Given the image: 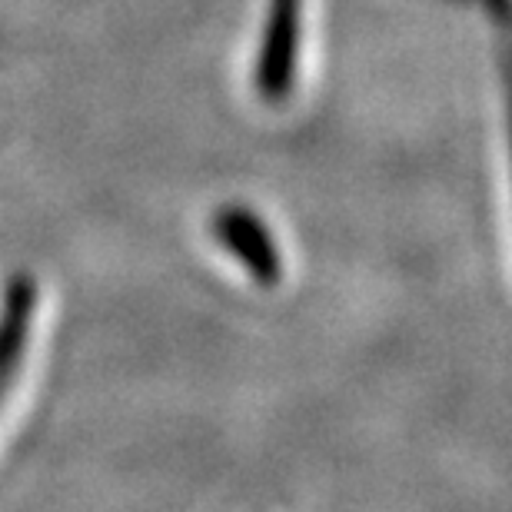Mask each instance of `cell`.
<instances>
[{
  "label": "cell",
  "mask_w": 512,
  "mask_h": 512,
  "mask_svg": "<svg viewBox=\"0 0 512 512\" xmlns=\"http://www.w3.org/2000/svg\"><path fill=\"white\" fill-rule=\"evenodd\" d=\"M34 313H37V280L27 273H17L7 283L4 303H0V399H4L20 360H24Z\"/></svg>",
  "instance_id": "6da1fadb"
},
{
  "label": "cell",
  "mask_w": 512,
  "mask_h": 512,
  "mask_svg": "<svg viewBox=\"0 0 512 512\" xmlns=\"http://www.w3.org/2000/svg\"><path fill=\"white\" fill-rule=\"evenodd\" d=\"M217 237L233 256H240L243 266L256 276L260 283H273L276 273H280V260H276V250L266 230L256 223L253 213L240 210V207H227L217 213Z\"/></svg>",
  "instance_id": "7a4b0ae2"
},
{
  "label": "cell",
  "mask_w": 512,
  "mask_h": 512,
  "mask_svg": "<svg viewBox=\"0 0 512 512\" xmlns=\"http://www.w3.org/2000/svg\"><path fill=\"white\" fill-rule=\"evenodd\" d=\"M509 110H512V54H509Z\"/></svg>",
  "instance_id": "3957f363"
}]
</instances>
